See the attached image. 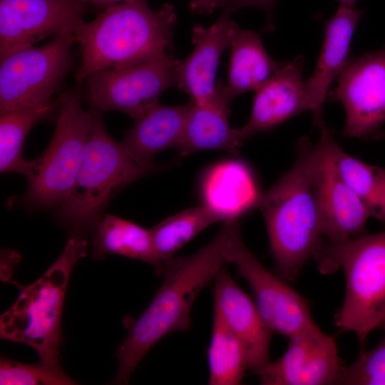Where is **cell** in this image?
<instances>
[{"label":"cell","mask_w":385,"mask_h":385,"mask_svg":"<svg viewBox=\"0 0 385 385\" xmlns=\"http://www.w3.org/2000/svg\"><path fill=\"white\" fill-rule=\"evenodd\" d=\"M214 304L242 345L247 369L259 374L270 364L272 331L253 300L234 280L226 265L215 278Z\"/></svg>","instance_id":"15"},{"label":"cell","mask_w":385,"mask_h":385,"mask_svg":"<svg viewBox=\"0 0 385 385\" xmlns=\"http://www.w3.org/2000/svg\"><path fill=\"white\" fill-rule=\"evenodd\" d=\"M324 149L314 179V190L323 235L336 243L362 235L371 214L340 176L336 163L338 143L330 128H321Z\"/></svg>","instance_id":"13"},{"label":"cell","mask_w":385,"mask_h":385,"mask_svg":"<svg viewBox=\"0 0 385 385\" xmlns=\"http://www.w3.org/2000/svg\"><path fill=\"white\" fill-rule=\"evenodd\" d=\"M342 366L335 341L316 325L288 339L283 355L258 376L264 385L336 384Z\"/></svg>","instance_id":"14"},{"label":"cell","mask_w":385,"mask_h":385,"mask_svg":"<svg viewBox=\"0 0 385 385\" xmlns=\"http://www.w3.org/2000/svg\"><path fill=\"white\" fill-rule=\"evenodd\" d=\"M180 63L170 56L97 71L85 79L91 107L118 111L135 119L158 103L165 90L177 86Z\"/></svg>","instance_id":"10"},{"label":"cell","mask_w":385,"mask_h":385,"mask_svg":"<svg viewBox=\"0 0 385 385\" xmlns=\"http://www.w3.org/2000/svg\"><path fill=\"white\" fill-rule=\"evenodd\" d=\"M324 148L322 135L316 144L302 138L294 164L261 193L257 207L265 220L277 272L286 282L297 278L324 243L314 190Z\"/></svg>","instance_id":"2"},{"label":"cell","mask_w":385,"mask_h":385,"mask_svg":"<svg viewBox=\"0 0 385 385\" xmlns=\"http://www.w3.org/2000/svg\"><path fill=\"white\" fill-rule=\"evenodd\" d=\"M304 67L302 56L282 61L277 72L255 91L250 117L244 126L238 128L243 141L311 111L304 89Z\"/></svg>","instance_id":"16"},{"label":"cell","mask_w":385,"mask_h":385,"mask_svg":"<svg viewBox=\"0 0 385 385\" xmlns=\"http://www.w3.org/2000/svg\"><path fill=\"white\" fill-rule=\"evenodd\" d=\"M74 381L61 368L48 366L40 361L28 364L1 358L0 384L1 385H67Z\"/></svg>","instance_id":"28"},{"label":"cell","mask_w":385,"mask_h":385,"mask_svg":"<svg viewBox=\"0 0 385 385\" xmlns=\"http://www.w3.org/2000/svg\"><path fill=\"white\" fill-rule=\"evenodd\" d=\"M385 332V327L383 329ZM336 384L385 385V334L372 349L361 352L348 366H342Z\"/></svg>","instance_id":"29"},{"label":"cell","mask_w":385,"mask_h":385,"mask_svg":"<svg viewBox=\"0 0 385 385\" xmlns=\"http://www.w3.org/2000/svg\"><path fill=\"white\" fill-rule=\"evenodd\" d=\"M335 163L340 176L365 204L371 216L385 223V169L347 154L339 145Z\"/></svg>","instance_id":"27"},{"label":"cell","mask_w":385,"mask_h":385,"mask_svg":"<svg viewBox=\"0 0 385 385\" xmlns=\"http://www.w3.org/2000/svg\"><path fill=\"white\" fill-rule=\"evenodd\" d=\"M176 20L170 4L155 11L148 0H125L106 9L91 21H81L74 32L81 54L77 83L102 69L170 57Z\"/></svg>","instance_id":"3"},{"label":"cell","mask_w":385,"mask_h":385,"mask_svg":"<svg viewBox=\"0 0 385 385\" xmlns=\"http://www.w3.org/2000/svg\"><path fill=\"white\" fill-rule=\"evenodd\" d=\"M217 222H220L217 216L202 205L168 217L150 229L153 247L163 268L175 257L178 250Z\"/></svg>","instance_id":"26"},{"label":"cell","mask_w":385,"mask_h":385,"mask_svg":"<svg viewBox=\"0 0 385 385\" xmlns=\"http://www.w3.org/2000/svg\"><path fill=\"white\" fill-rule=\"evenodd\" d=\"M340 2V4L354 6V4L357 0H338Z\"/></svg>","instance_id":"33"},{"label":"cell","mask_w":385,"mask_h":385,"mask_svg":"<svg viewBox=\"0 0 385 385\" xmlns=\"http://www.w3.org/2000/svg\"><path fill=\"white\" fill-rule=\"evenodd\" d=\"M192 106L191 101L180 106L157 103L134 119L122 143L140 163L155 164L153 158L158 153L180 145Z\"/></svg>","instance_id":"21"},{"label":"cell","mask_w":385,"mask_h":385,"mask_svg":"<svg viewBox=\"0 0 385 385\" xmlns=\"http://www.w3.org/2000/svg\"><path fill=\"white\" fill-rule=\"evenodd\" d=\"M363 12V9L340 4L334 15L325 22L324 41L315 68L304 81L314 123L319 128L324 125V103L331 85L349 60L351 40Z\"/></svg>","instance_id":"17"},{"label":"cell","mask_w":385,"mask_h":385,"mask_svg":"<svg viewBox=\"0 0 385 385\" xmlns=\"http://www.w3.org/2000/svg\"><path fill=\"white\" fill-rule=\"evenodd\" d=\"M230 57L227 91L233 100L236 96L256 91L279 68L265 50L261 37L251 30L233 22L230 36Z\"/></svg>","instance_id":"22"},{"label":"cell","mask_w":385,"mask_h":385,"mask_svg":"<svg viewBox=\"0 0 385 385\" xmlns=\"http://www.w3.org/2000/svg\"><path fill=\"white\" fill-rule=\"evenodd\" d=\"M86 11L80 0H0V56L49 36H74Z\"/></svg>","instance_id":"12"},{"label":"cell","mask_w":385,"mask_h":385,"mask_svg":"<svg viewBox=\"0 0 385 385\" xmlns=\"http://www.w3.org/2000/svg\"><path fill=\"white\" fill-rule=\"evenodd\" d=\"M55 103L21 108L1 114L0 117V171L19 173L25 177L31 161L22 155L26 138L37 123L47 118Z\"/></svg>","instance_id":"25"},{"label":"cell","mask_w":385,"mask_h":385,"mask_svg":"<svg viewBox=\"0 0 385 385\" xmlns=\"http://www.w3.org/2000/svg\"><path fill=\"white\" fill-rule=\"evenodd\" d=\"M86 4H91L98 7L108 8L125 0H80Z\"/></svg>","instance_id":"32"},{"label":"cell","mask_w":385,"mask_h":385,"mask_svg":"<svg viewBox=\"0 0 385 385\" xmlns=\"http://www.w3.org/2000/svg\"><path fill=\"white\" fill-rule=\"evenodd\" d=\"M232 222H224L216 235L194 254L168 262L162 284L147 309L138 319H124L128 334L117 349L116 384H127L139 362L161 339L190 328L196 298L229 263L226 248Z\"/></svg>","instance_id":"1"},{"label":"cell","mask_w":385,"mask_h":385,"mask_svg":"<svg viewBox=\"0 0 385 385\" xmlns=\"http://www.w3.org/2000/svg\"><path fill=\"white\" fill-rule=\"evenodd\" d=\"M90 110L92 120L83 158L72 190L58 206L61 218L80 230L96 225L106 205L124 187L158 168L135 160L107 133L101 111Z\"/></svg>","instance_id":"6"},{"label":"cell","mask_w":385,"mask_h":385,"mask_svg":"<svg viewBox=\"0 0 385 385\" xmlns=\"http://www.w3.org/2000/svg\"><path fill=\"white\" fill-rule=\"evenodd\" d=\"M225 0H188L189 9L198 14H209L222 8Z\"/></svg>","instance_id":"31"},{"label":"cell","mask_w":385,"mask_h":385,"mask_svg":"<svg viewBox=\"0 0 385 385\" xmlns=\"http://www.w3.org/2000/svg\"><path fill=\"white\" fill-rule=\"evenodd\" d=\"M74 36H58L41 46L1 57L0 113L50 104L68 72Z\"/></svg>","instance_id":"8"},{"label":"cell","mask_w":385,"mask_h":385,"mask_svg":"<svg viewBox=\"0 0 385 385\" xmlns=\"http://www.w3.org/2000/svg\"><path fill=\"white\" fill-rule=\"evenodd\" d=\"M314 257L322 273L343 270L345 296L335 325L364 343L372 331L385 325V231L324 242Z\"/></svg>","instance_id":"4"},{"label":"cell","mask_w":385,"mask_h":385,"mask_svg":"<svg viewBox=\"0 0 385 385\" xmlns=\"http://www.w3.org/2000/svg\"><path fill=\"white\" fill-rule=\"evenodd\" d=\"M232 101L226 85L218 81L207 98L199 103L192 101L183 138L177 148L181 156L207 150H224L233 154L238 152L243 140L238 128L230 126Z\"/></svg>","instance_id":"18"},{"label":"cell","mask_w":385,"mask_h":385,"mask_svg":"<svg viewBox=\"0 0 385 385\" xmlns=\"http://www.w3.org/2000/svg\"><path fill=\"white\" fill-rule=\"evenodd\" d=\"M233 22L229 15L222 14L210 27L197 25L192 29L194 48L180 63L177 86L194 103L204 101L215 88L219 61L230 47Z\"/></svg>","instance_id":"19"},{"label":"cell","mask_w":385,"mask_h":385,"mask_svg":"<svg viewBox=\"0 0 385 385\" xmlns=\"http://www.w3.org/2000/svg\"><path fill=\"white\" fill-rule=\"evenodd\" d=\"M207 361L210 385H238L247 369L242 345L215 304Z\"/></svg>","instance_id":"24"},{"label":"cell","mask_w":385,"mask_h":385,"mask_svg":"<svg viewBox=\"0 0 385 385\" xmlns=\"http://www.w3.org/2000/svg\"><path fill=\"white\" fill-rule=\"evenodd\" d=\"M277 0H225L222 14L230 15L241 9L256 7L264 10L267 15V25H273L272 11Z\"/></svg>","instance_id":"30"},{"label":"cell","mask_w":385,"mask_h":385,"mask_svg":"<svg viewBox=\"0 0 385 385\" xmlns=\"http://www.w3.org/2000/svg\"><path fill=\"white\" fill-rule=\"evenodd\" d=\"M115 254L140 260L153 266L156 274L163 273L153 243L150 230L112 215H105L96 225L92 240V255L101 259Z\"/></svg>","instance_id":"23"},{"label":"cell","mask_w":385,"mask_h":385,"mask_svg":"<svg viewBox=\"0 0 385 385\" xmlns=\"http://www.w3.org/2000/svg\"><path fill=\"white\" fill-rule=\"evenodd\" d=\"M87 253V242L71 238L64 250L32 284L21 289L14 304L1 317V338L33 348L41 362L61 368V319L70 274L76 262Z\"/></svg>","instance_id":"5"},{"label":"cell","mask_w":385,"mask_h":385,"mask_svg":"<svg viewBox=\"0 0 385 385\" xmlns=\"http://www.w3.org/2000/svg\"><path fill=\"white\" fill-rule=\"evenodd\" d=\"M53 137L45 151L31 160L26 178L25 200L39 207H58L76 182L91 125V111H86L78 90L62 94Z\"/></svg>","instance_id":"7"},{"label":"cell","mask_w":385,"mask_h":385,"mask_svg":"<svg viewBox=\"0 0 385 385\" xmlns=\"http://www.w3.org/2000/svg\"><path fill=\"white\" fill-rule=\"evenodd\" d=\"M327 99L345 111L343 135L368 138L381 135L385 123V45L376 51L349 58Z\"/></svg>","instance_id":"11"},{"label":"cell","mask_w":385,"mask_h":385,"mask_svg":"<svg viewBox=\"0 0 385 385\" xmlns=\"http://www.w3.org/2000/svg\"><path fill=\"white\" fill-rule=\"evenodd\" d=\"M384 327H385V325L383 327V328L381 329H383Z\"/></svg>","instance_id":"34"},{"label":"cell","mask_w":385,"mask_h":385,"mask_svg":"<svg viewBox=\"0 0 385 385\" xmlns=\"http://www.w3.org/2000/svg\"><path fill=\"white\" fill-rule=\"evenodd\" d=\"M202 205L213 212L220 222L238 220L257 208L261 192L248 166L237 160L217 163L204 176Z\"/></svg>","instance_id":"20"},{"label":"cell","mask_w":385,"mask_h":385,"mask_svg":"<svg viewBox=\"0 0 385 385\" xmlns=\"http://www.w3.org/2000/svg\"><path fill=\"white\" fill-rule=\"evenodd\" d=\"M226 254L252 289L256 307L273 333L287 339L317 324L308 303L279 275L270 272L245 244L239 220L232 222Z\"/></svg>","instance_id":"9"}]
</instances>
